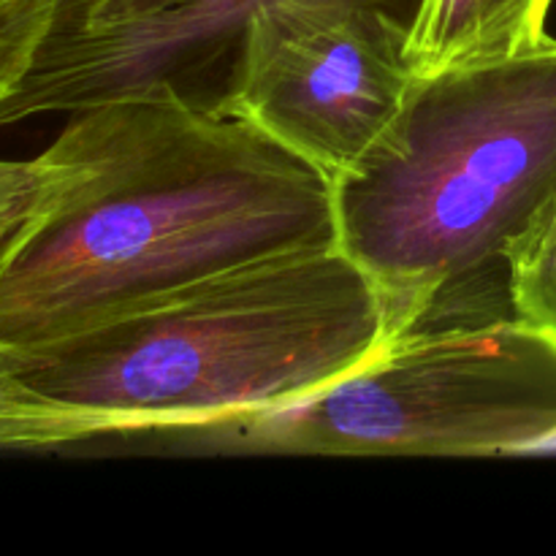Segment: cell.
I'll list each match as a JSON object with an SVG mask.
<instances>
[{"label": "cell", "instance_id": "6da1fadb", "mask_svg": "<svg viewBox=\"0 0 556 556\" xmlns=\"http://www.w3.org/2000/svg\"><path fill=\"white\" fill-rule=\"evenodd\" d=\"M41 155L47 188L0 250V356L237 264L334 248L324 174L168 92L76 109Z\"/></svg>", "mask_w": 556, "mask_h": 556}, {"label": "cell", "instance_id": "7a4b0ae2", "mask_svg": "<svg viewBox=\"0 0 556 556\" xmlns=\"http://www.w3.org/2000/svg\"><path fill=\"white\" fill-rule=\"evenodd\" d=\"M386 345V309L367 275L337 248H307L215 271L0 358L36 396L58 448L275 410Z\"/></svg>", "mask_w": 556, "mask_h": 556}, {"label": "cell", "instance_id": "3957f363", "mask_svg": "<svg viewBox=\"0 0 556 556\" xmlns=\"http://www.w3.org/2000/svg\"><path fill=\"white\" fill-rule=\"evenodd\" d=\"M556 190V38L421 74L331 182L334 248L367 275L389 342L514 318L508 250Z\"/></svg>", "mask_w": 556, "mask_h": 556}, {"label": "cell", "instance_id": "277c9868", "mask_svg": "<svg viewBox=\"0 0 556 556\" xmlns=\"http://www.w3.org/2000/svg\"><path fill=\"white\" fill-rule=\"evenodd\" d=\"M206 443L302 456H492L556 445V334L519 318L410 331L367 364Z\"/></svg>", "mask_w": 556, "mask_h": 556}, {"label": "cell", "instance_id": "5b68a950", "mask_svg": "<svg viewBox=\"0 0 556 556\" xmlns=\"http://www.w3.org/2000/svg\"><path fill=\"white\" fill-rule=\"evenodd\" d=\"M407 30L369 5H266L244 27L220 114L334 182L380 139L416 81Z\"/></svg>", "mask_w": 556, "mask_h": 556}, {"label": "cell", "instance_id": "8992f818", "mask_svg": "<svg viewBox=\"0 0 556 556\" xmlns=\"http://www.w3.org/2000/svg\"><path fill=\"white\" fill-rule=\"evenodd\" d=\"M277 3L369 5L410 25L421 0H52L0 125L150 92L220 114L250 16Z\"/></svg>", "mask_w": 556, "mask_h": 556}, {"label": "cell", "instance_id": "52a82bcc", "mask_svg": "<svg viewBox=\"0 0 556 556\" xmlns=\"http://www.w3.org/2000/svg\"><path fill=\"white\" fill-rule=\"evenodd\" d=\"M554 0H421L407 30L416 74L489 63L548 38Z\"/></svg>", "mask_w": 556, "mask_h": 556}, {"label": "cell", "instance_id": "ba28073f", "mask_svg": "<svg viewBox=\"0 0 556 556\" xmlns=\"http://www.w3.org/2000/svg\"><path fill=\"white\" fill-rule=\"evenodd\" d=\"M516 315L556 334V190L508 250Z\"/></svg>", "mask_w": 556, "mask_h": 556}, {"label": "cell", "instance_id": "9c48e42d", "mask_svg": "<svg viewBox=\"0 0 556 556\" xmlns=\"http://www.w3.org/2000/svg\"><path fill=\"white\" fill-rule=\"evenodd\" d=\"M49 16L52 0H0V103L30 68Z\"/></svg>", "mask_w": 556, "mask_h": 556}, {"label": "cell", "instance_id": "30bf717a", "mask_svg": "<svg viewBox=\"0 0 556 556\" xmlns=\"http://www.w3.org/2000/svg\"><path fill=\"white\" fill-rule=\"evenodd\" d=\"M0 448H49L47 418L36 396L0 358Z\"/></svg>", "mask_w": 556, "mask_h": 556}, {"label": "cell", "instance_id": "8fae6325", "mask_svg": "<svg viewBox=\"0 0 556 556\" xmlns=\"http://www.w3.org/2000/svg\"><path fill=\"white\" fill-rule=\"evenodd\" d=\"M47 182L49 163L43 161V155L30 157V161H3L0 157V250L27 220Z\"/></svg>", "mask_w": 556, "mask_h": 556}]
</instances>
